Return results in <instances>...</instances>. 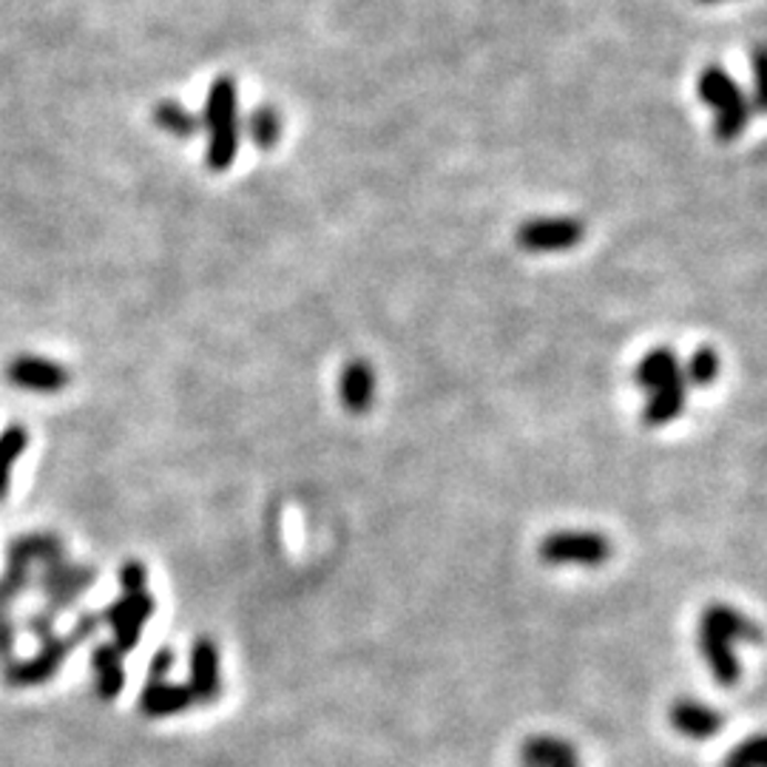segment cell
<instances>
[{
	"mask_svg": "<svg viewBox=\"0 0 767 767\" xmlns=\"http://www.w3.org/2000/svg\"><path fill=\"white\" fill-rule=\"evenodd\" d=\"M239 94L234 77H217L205 103L210 170H228L239 152Z\"/></svg>",
	"mask_w": 767,
	"mask_h": 767,
	"instance_id": "1",
	"label": "cell"
},
{
	"mask_svg": "<svg viewBox=\"0 0 767 767\" xmlns=\"http://www.w3.org/2000/svg\"><path fill=\"white\" fill-rule=\"evenodd\" d=\"M100 629V614H83L77 620L72 631L66 636H52L46 643H40V651L32 660H23V663H7L3 668V680L12 688H32V685H43V682L52 680L60 671V665L66 663L72 651L77 649L83 640L94 634Z\"/></svg>",
	"mask_w": 767,
	"mask_h": 767,
	"instance_id": "2",
	"label": "cell"
},
{
	"mask_svg": "<svg viewBox=\"0 0 767 767\" xmlns=\"http://www.w3.org/2000/svg\"><path fill=\"white\" fill-rule=\"evenodd\" d=\"M696 94L714 112L716 139H736L750 120V103L734 77L722 66H708L696 80Z\"/></svg>",
	"mask_w": 767,
	"mask_h": 767,
	"instance_id": "3",
	"label": "cell"
},
{
	"mask_svg": "<svg viewBox=\"0 0 767 767\" xmlns=\"http://www.w3.org/2000/svg\"><path fill=\"white\" fill-rule=\"evenodd\" d=\"M611 540L600 531L583 529H558L546 535L540 543V558L549 566H583V569H597V566L609 563Z\"/></svg>",
	"mask_w": 767,
	"mask_h": 767,
	"instance_id": "4",
	"label": "cell"
},
{
	"mask_svg": "<svg viewBox=\"0 0 767 767\" xmlns=\"http://www.w3.org/2000/svg\"><path fill=\"white\" fill-rule=\"evenodd\" d=\"M154 614H157V600H154L148 591H139V594H123L120 600H114V603L100 614V623H105L112 629V645L125 656L137 649L145 623H148Z\"/></svg>",
	"mask_w": 767,
	"mask_h": 767,
	"instance_id": "5",
	"label": "cell"
},
{
	"mask_svg": "<svg viewBox=\"0 0 767 767\" xmlns=\"http://www.w3.org/2000/svg\"><path fill=\"white\" fill-rule=\"evenodd\" d=\"M94 580H97V571L92 566L69 563V560H58V563H49L40 574L38 585L43 589V594L49 597V611L58 614V611H66L77 603V597L92 589Z\"/></svg>",
	"mask_w": 767,
	"mask_h": 767,
	"instance_id": "6",
	"label": "cell"
},
{
	"mask_svg": "<svg viewBox=\"0 0 767 767\" xmlns=\"http://www.w3.org/2000/svg\"><path fill=\"white\" fill-rule=\"evenodd\" d=\"M583 222L571 217L529 219L518 228V245L529 253H558L583 242Z\"/></svg>",
	"mask_w": 767,
	"mask_h": 767,
	"instance_id": "7",
	"label": "cell"
},
{
	"mask_svg": "<svg viewBox=\"0 0 767 767\" xmlns=\"http://www.w3.org/2000/svg\"><path fill=\"white\" fill-rule=\"evenodd\" d=\"M7 381L12 387L29 390V393H60L69 387L72 373L43 355H14L7 364Z\"/></svg>",
	"mask_w": 767,
	"mask_h": 767,
	"instance_id": "8",
	"label": "cell"
},
{
	"mask_svg": "<svg viewBox=\"0 0 767 767\" xmlns=\"http://www.w3.org/2000/svg\"><path fill=\"white\" fill-rule=\"evenodd\" d=\"M188 688L194 702L210 705L222 694V671H219V649L210 636H199L190 645V680Z\"/></svg>",
	"mask_w": 767,
	"mask_h": 767,
	"instance_id": "9",
	"label": "cell"
},
{
	"mask_svg": "<svg viewBox=\"0 0 767 767\" xmlns=\"http://www.w3.org/2000/svg\"><path fill=\"white\" fill-rule=\"evenodd\" d=\"M671 728L680 730L682 736H688L694 742H705L711 736L719 734L725 728V716L716 708L705 705V702L696 699H680L671 705L668 711Z\"/></svg>",
	"mask_w": 767,
	"mask_h": 767,
	"instance_id": "10",
	"label": "cell"
},
{
	"mask_svg": "<svg viewBox=\"0 0 767 767\" xmlns=\"http://www.w3.org/2000/svg\"><path fill=\"white\" fill-rule=\"evenodd\" d=\"M339 393L344 410L353 415L367 413L375 401V370L370 367V361L353 359L344 364L339 379Z\"/></svg>",
	"mask_w": 767,
	"mask_h": 767,
	"instance_id": "11",
	"label": "cell"
},
{
	"mask_svg": "<svg viewBox=\"0 0 767 767\" xmlns=\"http://www.w3.org/2000/svg\"><path fill=\"white\" fill-rule=\"evenodd\" d=\"M194 702L188 685H177V682H148L139 694V711H143L148 719H163V716H174L188 711Z\"/></svg>",
	"mask_w": 767,
	"mask_h": 767,
	"instance_id": "12",
	"label": "cell"
},
{
	"mask_svg": "<svg viewBox=\"0 0 767 767\" xmlns=\"http://www.w3.org/2000/svg\"><path fill=\"white\" fill-rule=\"evenodd\" d=\"M699 649H702V656L708 660L711 674H714V680L719 682V685H736V682H739L742 668H739V660H736L734 643H730L728 636H722L719 631L702 625Z\"/></svg>",
	"mask_w": 767,
	"mask_h": 767,
	"instance_id": "13",
	"label": "cell"
},
{
	"mask_svg": "<svg viewBox=\"0 0 767 767\" xmlns=\"http://www.w3.org/2000/svg\"><path fill=\"white\" fill-rule=\"evenodd\" d=\"M94 668V694L103 702H114L125 688L123 654L112 643H100L92 651Z\"/></svg>",
	"mask_w": 767,
	"mask_h": 767,
	"instance_id": "14",
	"label": "cell"
},
{
	"mask_svg": "<svg viewBox=\"0 0 767 767\" xmlns=\"http://www.w3.org/2000/svg\"><path fill=\"white\" fill-rule=\"evenodd\" d=\"M520 767H580V756L558 736H531L520 750Z\"/></svg>",
	"mask_w": 767,
	"mask_h": 767,
	"instance_id": "15",
	"label": "cell"
},
{
	"mask_svg": "<svg viewBox=\"0 0 767 767\" xmlns=\"http://www.w3.org/2000/svg\"><path fill=\"white\" fill-rule=\"evenodd\" d=\"M7 558L12 563H58V560H66V546L58 535L52 531H32V535H23V538H14L7 549Z\"/></svg>",
	"mask_w": 767,
	"mask_h": 767,
	"instance_id": "16",
	"label": "cell"
},
{
	"mask_svg": "<svg viewBox=\"0 0 767 767\" xmlns=\"http://www.w3.org/2000/svg\"><path fill=\"white\" fill-rule=\"evenodd\" d=\"M702 625L719 631L722 636H728L730 643L734 640H745V643H761V629L756 620H750L748 614H742L739 609L725 603H711L702 614Z\"/></svg>",
	"mask_w": 767,
	"mask_h": 767,
	"instance_id": "17",
	"label": "cell"
},
{
	"mask_svg": "<svg viewBox=\"0 0 767 767\" xmlns=\"http://www.w3.org/2000/svg\"><path fill=\"white\" fill-rule=\"evenodd\" d=\"M682 375V361L680 355L671 348H654L643 355V361L636 364L634 381L645 393H654V390L665 387L671 381H676Z\"/></svg>",
	"mask_w": 767,
	"mask_h": 767,
	"instance_id": "18",
	"label": "cell"
},
{
	"mask_svg": "<svg viewBox=\"0 0 767 767\" xmlns=\"http://www.w3.org/2000/svg\"><path fill=\"white\" fill-rule=\"evenodd\" d=\"M649 395L651 398L645 401L643 410L645 426H665L685 413V404H688V384H685L680 375L676 381H671V384H665V387L654 390V393Z\"/></svg>",
	"mask_w": 767,
	"mask_h": 767,
	"instance_id": "19",
	"label": "cell"
},
{
	"mask_svg": "<svg viewBox=\"0 0 767 767\" xmlns=\"http://www.w3.org/2000/svg\"><path fill=\"white\" fill-rule=\"evenodd\" d=\"M27 446H29V429L23 424H12L0 433V500L9 495L12 469L20 460V455L27 453Z\"/></svg>",
	"mask_w": 767,
	"mask_h": 767,
	"instance_id": "20",
	"label": "cell"
},
{
	"mask_svg": "<svg viewBox=\"0 0 767 767\" xmlns=\"http://www.w3.org/2000/svg\"><path fill=\"white\" fill-rule=\"evenodd\" d=\"M719 367L722 361L714 348H696L691 353V359L682 364V381L688 387H708V384L716 381V375H719Z\"/></svg>",
	"mask_w": 767,
	"mask_h": 767,
	"instance_id": "21",
	"label": "cell"
},
{
	"mask_svg": "<svg viewBox=\"0 0 767 767\" xmlns=\"http://www.w3.org/2000/svg\"><path fill=\"white\" fill-rule=\"evenodd\" d=\"M154 120L163 132L174 134V137H194L199 132V120L185 108V105L174 103V100H163L154 108Z\"/></svg>",
	"mask_w": 767,
	"mask_h": 767,
	"instance_id": "22",
	"label": "cell"
},
{
	"mask_svg": "<svg viewBox=\"0 0 767 767\" xmlns=\"http://www.w3.org/2000/svg\"><path fill=\"white\" fill-rule=\"evenodd\" d=\"M250 137H253V143L262 148V152H268V148H273L276 139H279V132H282V123H279V114L273 112V108H268V105H262V108H256L253 114H250Z\"/></svg>",
	"mask_w": 767,
	"mask_h": 767,
	"instance_id": "23",
	"label": "cell"
},
{
	"mask_svg": "<svg viewBox=\"0 0 767 767\" xmlns=\"http://www.w3.org/2000/svg\"><path fill=\"white\" fill-rule=\"evenodd\" d=\"M722 767H765V736L754 734L750 739L739 742Z\"/></svg>",
	"mask_w": 767,
	"mask_h": 767,
	"instance_id": "24",
	"label": "cell"
},
{
	"mask_svg": "<svg viewBox=\"0 0 767 767\" xmlns=\"http://www.w3.org/2000/svg\"><path fill=\"white\" fill-rule=\"evenodd\" d=\"M120 585H123V594H139V591H148V569L139 560H125L120 566Z\"/></svg>",
	"mask_w": 767,
	"mask_h": 767,
	"instance_id": "25",
	"label": "cell"
},
{
	"mask_svg": "<svg viewBox=\"0 0 767 767\" xmlns=\"http://www.w3.org/2000/svg\"><path fill=\"white\" fill-rule=\"evenodd\" d=\"M174 663H177V654H174V649L163 645L159 651H154L152 663H148V682L168 680V674L174 671Z\"/></svg>",
	"mask_w": 767,
	"mask_h": 767,
	"instance_id": "26",
	"label": "cell"
},
{
	"mask_svg": "<svg viewBox=\"0 0 767 767\" xmlns=\"http://www.w3.org/2000/svg\"><path fill=\"white\" fill-rule=\"evenodd\" d=\"M14 651V623L9 611H0V663H12Z\"/></svg>",
	"mask_w": 767,
	"mask_h": 767,
	"instance_id": "27",
	"label": "cell"
},
{
	"mask_svg": "<svg viewBox=\"0 0 767 767\" xmlns=\"http://www.w3.org/2000/svg\"><path fill=\"white\" fill-rule=\"evenodd\" d=\"M27 629L38 636L40 643H46L54 636V614L52 611H40V614H32L27 620Z\"/></svg>",
	"mask_w": 767,
	"mask_h": 767,
	"instance_id": "28",
	"label": "cell"
},
{
	"mask_svg": "<svg viewBox=\"0 0 767 767\" xmlns=\"http://www.w3.org/2000/svg\"><path fill=\"white\" fill-rule=\"evenodd\" d=\"M699 3H719V0H699Z\"/></svg>",
	"mask_w": 767,
	"mask_h": 767,
	"instance_id": "29",
	"label": "cell"
}]
</instances>
